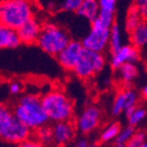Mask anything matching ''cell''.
<instances>
[{
	"instance_id": "7a4b0ae2",
	"label": "cell",
	"mask_w": 147,
	"mask_h": 147,
	"mask_svg": "<svg viewBox=\"0 0 147 147\" xmlns=\"http://www.w3.org/2000/svg\"><path fill=\"white\" fill-rule=\"evenodd\" d=\"M33 19L32 7L28 0H2L0 4L1 25L18 30Z\"/></svg>"
},
{
	"instance_id": "ffe728a7",
	"label": "cell",
	"mask_w": 147,
	"mask_h": 147,
	"mask_svg": "<svg viewBox=\"0 0 147 147\" xmlns=\"http://www.w3.org/2000/svg\"><path fill=\"white\" fill-rule=\"evenodd\" d=\"M121 37H120V30L118 25L116 23L113 24L110 30V39H109V47L112 54L117 52L118 49H121Z\"/></svg>"
},
{
	"instance_id": "f546056e",
	"label": "cell",
	"mask_w": 147,
	"mask_h": 147,
	"mask_svg": "<svg viewBox=\"0 0 147 147\" xmlns=\"http://www.w3.org/2000/svg\"><path fill=\"white\" fill-rule=\"evenodd\" d=\"M90 146H91V144L88 142V140L86 139V138H80L75 143V147H90Z\"/></svg>"
},
{
	"instance_id": "f1b7e54d",
	"label": "cell",
	"mask_w": 147,
	"mask_h": 147,
	"mask_svg": "<svg viewBox=\"0 0 147 147\" xmlns=\"http://www.w3.org/2000/svg\"><path fill=\"white\" fill-rule=\"evenodd\" d=\"M9 91L11 94H19L21 93V91H22V86H21V84H19V82H17V81H15V82H12V84H10L9 86Z\"/></svg>"
},
{
	"instance_id": "277c9868",
	"label": "cell",
	"mask_w": 147,
	"mask_h": 147,
	"mask_svg": "<svg viewBox=\"0 0 147 147\" xmlns=\"http://www.w3.org/2000/svg\"><path fill=\"white\" fill-rule=\"evenodd\" d=\"M41 101L49 120L55 123L68 121L73 116V103L61 92H49L42 97Z\"/></svg>"
},
{
	"instance_id": "52a82bcc",
	"label": "cell",
	"mask_w": 147,
	"mask_h": 147,
	"mask_svg": "<svg viewBox=\"0 0 147 147\" xmlns=\"http://www.w3.org/2000/svg\"><path fill=\"white\" fill-rule=\"evenodd\" d=\"M104 65H105V59L102 53L93 52L84 49L73 71L80 78H88L90 76L100 72L104 68Z\"/></svg>"
},
{
	"instance_id": "9c48e42d",
	"label": "cell",
	"mask_w": 147,
	"mask_h": 147,
	"mask_svg": "<svg viewBox=\"0 0 147 147\" xmlns=\"http://www.w3.org/2000/svg\"><path fill=\"white\" fill-rule=\"evenodd\" d=\"M101 120V111L96 106H88L77 119V129L82 134H90L98 127Z\"/></svg>"
},
{
	"instance_id": "d4e9b609",
	"label": "cell",
	"mask_w": 147,
	"mask_h": 147,
	"mask_svg": "<svg viewBox=\"0 0 147 147\" xmlns=\"http://www.w3.org/2000/svg\"><path fill=\"white\" fill-rule=\"evenodd\" d=\"M82 2L84 0H62L60 7L66 11H77Z\"/></svg>"
},
{
	"instance_id": "5b68a950",
	"label": "cell",
	"mask_w": 147,
	"mask_h": 147,
	"mask_svg": "<svg viewBox=\"0 0 147 147\" xmlns=\"http://www.w3.org/2000/svg\"><path fill=\"white\" fill-rule=\"evenodd\" d=\"M70 41V37L65 30L56 25L47 24L41 29L37 44L44 53L58 56Z\"/></svg>"
},
{
	"instance_id": "44dd1931",
	"label": "cell",
	"mask_w": 147,
	"mask_h": 147,
	"mask_svg": "<svg viewBox=\"0 0 147 147\" xmlns=\"http://www.w3.org/2000/svg\"><path fill=\"white\" fill-rule=\"evenodd\" d=\"M125 94H123V91H120L116 95L115 99L113 101L112 107H111V113H112V115L117 116L121 112H125Z\"/></svg>"
},
{
	"instance_id": "ba28073f",
	"label": "cell",
	"mask_w": 147,
	"mask_h": 147,
	"mask_svg": "<svg viewBox=\"0 0 147 147\" xmlns=\"http://www.w3.org/2000/svg\"><path fill=\"white\" fill-rule=\"evenodd\" d=\"M84 47L82 42L71 40L65 49L57 56V60L62 67L66 70H74L76 64L84 53Z\"/></svg>"
},
{
	"instance_id": "6da1fadb",
	"label": "cell",
	"mask_w": 147,
	"mask_h": 147,
	"mask_svg": "<svg viewBox=\"0 0 147 147\" xmlns=\"http://www.w3.org/2000/svg\"><path fill=\"white\" fill-rule=\"evenodd\" d=\"M12 111L30 130H39L49 120L42 105L41 98L35 95L23 96Z\"/></svg>"
},
{
	"instance_id": "7c38bea8",
	"label": "cell",
	"mask_w": 147,
	"mask_h": 147,
	"mask_svg": "<svg viewBox=\"0 0 147 147\" xmlns=\"http://www.w3.org/2000/svg\"><path fill=\"white\" fill-rule=\"evenodd\" d=\"M52 129L54 135V143H56L57 145H65L74 136V127L69 120L56 123Z\"/></svg>"
},
{
	"instance_id": "4316f807",
	"label": "cell",
	"mask_w": 147,
	"mask_h": 147,
	"mask_svg": "<svg viewBox=\"0 0 147 147\" xmlns=\"http://www.w3.org/2000/svg\"><path fill=\"white\" fill-rule=\"evenodd\" d=\"M134 6L142 16L143 20H147V0H135Z\"/></svg>"
},
{
	"instance_id": "8992f818",
	"label": "cell",
	"mask_w": 147,
	"mask_h": 147,
	"mask_svg": "<svg viewBox=\"0 0 147 147\" xmlns=\"http://www.w3.org/2000/svg\"><path fill=\"white\" fill-rule=\"evenodd\" d=\"M110 30L111 28L107 27L97 18L92 23L90 32L81 41L82 45L86 49L97 53H102L109 44Z\"/></svg>"
},
{
	"instance_id": "83f0119b",
	"label": "cell",
	"mask_w": 147,
	"mask_h": 147,
	"mask_svg": "<svg viewBox=\"0 0 147 147\" xmlns=\"http://www.w3.org/2000/svg\"><path fill=\"white\" fill-rule=\"evenodd\" d=\"M18 147H44V145L38 140L30 139L29 138V139L23 141L20 144H18Z\"/></svg>"
},
{
	"instance_id": "8fae6325",
	"label": "cell",
	"mask_w": 147,
	"mask_h": 147,
	"mask_svg": "<svg viewBox=\"0 0 147 147\" xmlns=\"http://www.w3.org/2000/svg\"><path fill=\"white\" fill-rule=\"evenodd\" d=\"M41 29L42 28L40 27L39 23L34 19H31L26 24L23 25L21 28H19L17 31L23 43L32 44L35 42L37 43Z\"/></svg>"
},
{
	"instance_id": "1f68e13d",
	"label": "cell",
	"mask_w": 147,
	"mask_h": 147,
	"mask_svg": "<svg viewBox=\"0 0 147 147\" xmlns=\"http://www.w3.org/2000/svg\"><path fill=\"white\" fill-rule=\"evenodd\" d=\"M112 147H125V144H120V143L115 142L114 144L112 145Z\"/></svg>"
},
{
	"instance_id": "4fadbf2b",
	"label": "cell",
	"mask_w": 147,
	"mask_h": 147,
	"mask_svg": "<svg viewBox=\"0 0 147 147\" xmlns=\"http://www.w3.org/2000/svg\"><path fill=\"white\" fill-rule=\"evenodd\" d=\"M22 43L18 31L1 25L0 28V47L2 49H15Z\"/></svg>"
},
{
	"instance_id": "836d02e7",
	"label": "cell",
	"mask_w": 147,
	"mask_h": 147,
	"mask_svg": "<svg viewBox=\"0 0 147 147\" xmlns=\"http://www.w3.org/2000/svg\"><path fill=\"white\" fill-rule=\"evenodd\" d=\"M90 147H97V145H95V144H91V146Z\"/></svg>"
},
{
	"instance_id": "2e32d148",
	"label": "cell",
	"mask_w": 147,
	"mask_h": 147,
	"mask_svg": "<svg viewBox=\"0 0 147 147\" xmlns=\"http://www.w3.org/2000/svg\"><path fill=\"white\" fill-rule=\"evenodd\" d=\"M125 115L127 118V123L132 127H136L141 121L145 119L147 115V111L143 107H132L125 110Z\"/></svg>"
},
{
	"instance_id": "d6986e66",
	"label": "cell",
	"mask_w": 147,
	"mask_h": 147,
	"mask_svg": "<svg viewBox=\"0 0 147 147\" xmlns=\"http://www.w3.org/2000/svg\"><path fill=\"white\" fill-rule=\"evenodd\" d=\"M120 125L117 123H112L104 129L101 133L100 140L102 142H110L113 140H116L118 134L120 132Z\"/></svg>"
},
{
	"instance_id": "7402d4cb",
	"label": "cell",
	"mask_w": 147,
	"mask_h": 147,
	"mask_svg": "<svg viewBox=\"0 0 147 147\" xmlns=\"http://www.w3.org/2000/svg\"><path fill=\"white\" fill-rule=\"evenodd\" d=\"M37 139L43 145H51L54 142L53 129L45 125L40 127L39 130H37Z\"/></svg>"
},
{
	"instance_id": "d6a6232c",
	"label": "cell",
	"mask_w": 147,
	"mask_h": 147,
	"mask_svg": "<svg viewBox=\"0 0 147 147\" xmlns=\"http://www.w3.org/2000/svg\"><path fill=\"white\" fill-rule=\"evenodd\" d=\"M141 147H147V141H146V142H145L144 144H143V145H142V146H141Z\"/></svg>"
},
{
	"instance_id": "4dcf8cb0",
	"label": "cell",
	"mask_w": 147,
	"mask_h": 147,
	"mask_svg": "<svg viewBox=\"0 0 147 147\" xmlns=\"http://www.w3.org/2000/svg\"><path fill=\"white\" fill-rule=\"evenodd\" d=\"M142 95H143V98L145 100H147V86H144V88L142 90Z\"/></svg>"
},
{
	"instance_id": "9a60e30c",
	"label": "cell",
	"mask_w": 147,
	"mask_h": 147,
	"mask_svg": "<svg viewBox=\"0 0 147 147\" xmlns=\"http://www.w3.org/2000/svg\"><path fill=\"white\" fill-rule=\"evenodd\" d=\"M131 42L137 49L147 45V23L142 22L131 32Z\"/></svg>"
},
{
	"instance_id": "ac0fdd59",
	"label": "cell",
	"mask_w": 147,
	"mask_h": 147,
	"mask_svg": "<svg viewBox=\"0 0 147 147\" xmlns=\"http://www.w3.org/2000/svg\"><path fill=\"white\" fill-rule=\"evenodd\" d=\"M142 20V16L140 15V12L138 11V9L135 6H133V7L130 8V10L127 12V20H125V28H127V31L132 32L133 30L137 28L143 22Z\"/></svg>"
},
{
	"instance_id": "cb8c5ba5",
	"label": "cell",
	"mask_w": 147,
	"mask_h": 147,
	"mask_svg": "<svg viewBox=\"0 0 147 147\" xmlns=\"http://www.w3.org/2000/svg\"><path fill=\"white\" fill-rule=\"evenodd\" d=\"M147 134L144 131H136L132 139L125 144V147H141L147 141Z\"/></svg>"
},
{
	"instance_id": "30bf717a",
	"label": "cell",
	"mask_w": 147,
	"mask_h": 147,
	"mask_svg": "<svg viewBox=\"0 0 147 147\" xmlns=\"http://www.w3.org/2000/svg\"><path fill=\"white\" fill-rule=\"evenodd\" d=\"M140 54L137 47L134 45H123L117 52L112 54L111 66L113 69H119L121 65L125 63H135L139 60Z\"/></svg>"
},
{
	"instance_id": "3957f363",
	"label": "cell",
	"mask_w": 147,
	"mask_h": 147,
	"mask_svg": "<svg viewBox=\"0 0 147 147\" xmlns=\"http://www.w3.org/2000/svg\"><path fill=\"white\" fill-rule=\"evenodd\" d=\"M30 129L15 115L7 106L0 107V136L3 141L9 144H20L29 139Z\"/></svg>"
},
{
	"instance_id": "e0dca14e",
	"label": "cell",
	"mask_w": 147,
	"mask_h": 147,
	"mask_svg": "<svg viewBox=\"0 0 147 147\" xmlns=\"http://www.w3.org/2000/svg\"><path fill=\"white\" fill-rule=\"evenodd\" d=\"M119 71L120 78L125 82H131L137 77L138 75V68L135 66L134 63H125L120 66L118 69Z\"/></svg>"
},
{
	"instance_id": "484cf974",
	"label": "cell",
	"mask_w": 147,
	"mask_h": 147,
	"mask_svg": "<svg viewBox=\"0 0 147 147\" xmlns=\"http://www.w3.org/2000/svg\"><path fill=\"white\" fill-rule=\"evenodd\" d=\"M101 10L114 12L116 6V0H98Z\"/></svg>"
},
{
	"instance_id": "5bb4252c",
	"label": "cell",
	"mask_w": 147,
	"mask_h": 147,
	"mask_svg": "<svg viewBox=\"0 0 147 147\" xmlns=\"http://www.w3.org/2000/svg\"><path fill=\"white\" fill-rule=\"evenodd\" d=\"M100 10L101 8L98 0H84V2L81 3L80 7L76 12L81 18L93 23L99 17Z\"/></svg>"
},
{
	"instance_id": "603a6c76",
	"label": "cell",
	"mask_w": 147,
	"mask_h": 147,
	"mask_svg": "<svg viewBox=\"0 0 147 147\" xmlns=\"http://www.w3.org/2000/svg\"><path fill=\"white\" fill-rule=\"evenodd\" d=\"M135 133H136L135 127H132V125H127V127H123V129L120 130L119 134H118L117 138H116V140H115V142L125 145L131 139H132V137L134 136Z\"/></svg>"
}]
</instances>
